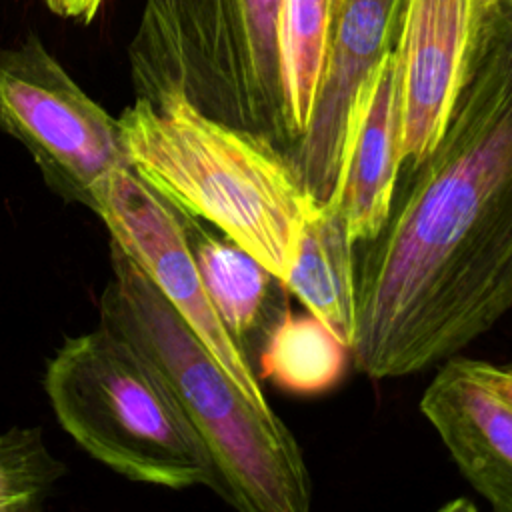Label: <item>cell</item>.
I'll use <instances>...</instances> for the list:
<instances>
[{
	"label": "cell",
	"instance_id": "52a82bcc",
	"mask_svg": "<svg viewBox=\"0 0 512 512\" xmlns=\"http://www.w3.org/2000/svg\"><path fill=\"white\" fill-rule=\"evenodd\" d=\"M94 214L106 224L110 240L174 306L242 396L262 416L278 418L266 400L248 352L222 324L204 288L178 210L126 164L108 178Z\"/></svg>",
	"mask_w": 512,
	"mask_h": 512
},
{
	"label": "cell",
	"instance_id": "277c9868",
	"mask_svg": "<svg viewBox=\"0 0 512 512\" xmlns=\"http://www.w3.org/2000/svg\"><path fill=\"white\" fill-rule=\"evenodd\" d=\"M128 64L136 98L180 96L224 124L294 144L280 0H144Z\"/></svg>",
	"mask_w": 512,
	"mask_h": 512
},
{
	"label": "cell",
	"instance_id": "9a60e30c",
	"mask_svg": "<svg viewBox=\"0 0 512 512\" xmlns=\"http://www.w3.org/2000/svg\"><path fill=\"white\" fill-rule=\"evenodd\" d=\"M342 0H280V52L294 142L306 130Z\"/></svg>",
	"mask_w": 512,
	"mask_h": 512
},
{
	"label": "cell",
	"instance_id": "2e32d148",
	"mask_svg": "<svg viewBox=\"0 0 512 512\" xmlns=\"http://www.w3.org/2000/svg\"><path fill=\"white\" fill-rule=\"evenodd\" d=\"M64 474L38 426L0 432V512L38 510Z\"/></svg>",
	"mask_w": 512,
	"mask_h": 512
},
{
	"label": "cell",
	"instance_id": "5bb4252c",
	"mask_svg": "<svg viewBox=\"0 0 512 512\" xmlns=\"http://www.w3.org/2000/svg\"><path fill=\"white\" fill-rule=\"evenodd\" d=\"M352 350L312 312H278L266 328L258 356V378L300 396H314L334 388Z\"/></svg>",
	"mask_w": 512,
	"mask_h": 512
},
{
	"label": "cell",
	"instance_id": "7c38bea8",
	"mask_svg": "<svg viewBox=\"0 0 512 512\" xmlns=\"http://www.w3.org/2000/svg\"><path fill=\"white\" fill-rule=\"evenodd\" d=\"M338 198L308 212L282 282L350 350L356 330V256Z\"/></svg>",
	"mask_w": 512,
	"mask_h": 512
},
{
	"label": "cell",
	"instance_id": "ac0fdd59",
	"mask_svg": "<svg viewBox=\"0 0 512 512\" xmlns=\"http://www.w3.org/2000/svg\"><path fill=\"white\" fill-rule=\"evenodd\" d=\"M44 4L62 18H78L90 22L102 6V0H44Z\"/></svg>",
	"mask_w": 512,
	"mask_h": 512
},
{
	"label": "cell",
	"instance_id": "5b68a950",
	"mask_svg": "<svg viewBox=\"0 0 512 512\" xmlns=\"http://www.w3.org/2000/svg\"><path fill=\"white\" fill-rule=\"evenodd\" d=\"M44 390L58 424L92 458L134 482L206 486L224 498L214 458L154 364L98 324L50 358Z\"/></svg>",
	"mask_w": 512,
	"mask_h": 512
},
{
	"label": "cell",
	"instance_id": "9c48e42d",
	"mask_svg": "<svg viewBox=\"0 0 512 512\" xmlns=\"http://www.w3.org/2000/svg\"><path fill=\"white\" fill-rule=\"evenodd\" d=\"M488 0H406L394 48L402 166L436 146L462 88Z\"/></svg>",
	"mask_w": 512,
	"mask_h": 512
},
{
	"label": "cell",
	"instance_id": "8fae6325",
	"mask_svg": "<svg viewBox=\"0 0 512 512\" xmlns=\"http://www.w3.org/2000/svg\"><path fill=\"white\" fill-rule=\"evenodd\" d=\"M420 412L468 484L496 510L512 512V410L452 356L426 386Z\"/></svg>",
	"mask_w": 512,
	"mask_h": 512
},
{
	"label": "cell",
	"instance_id": "30bf717a",
	"mask_svg": "<svg viewBox=\"0 0 512 512\" xmlns=\"http://www.w3.org/2000/svg\"><path fill=\"white\" fill-rule=\"evenodd\" d=\"M400 96L394 50L366 80L352 110L336 198L352 244L384 228L402 170Z\"/></svg>",
	"mask_w": 512,
	"mask_h": 512
},
{
	"label": "cell",
	"instance_id": "d6986e66",
	"mask_svg": "<svg viewBox=\"0 0 512 512\" xmlns=\"http://www.w3.org/2000/svg\"><path fill=\"white\" fill-rule=\"evenodd\" d=\"M498 2H502V4H506V6L512 8V0H498Z\"/></svg>",
	"mask_w": 512,
	"mask_h": 512
},
{
	"label": "cell",
	"instance_id": "7a4b0ae2",
	"mask_svg": "<svg viewBox=\"0 0 512 512\" xmlns=\"http://www.w3.org/2000/svg\"><path fill=\"white\" fill-rule=\"evenodd\" d=\"M128 166L174 208L216 226L286 280L314 204L290 152L180 96L136 98L118 118Z\"/></svg>",
	"mask_w": 512,
	"mask_h": 512
},
{
	"label": "cell",
	"instance_id": "e0dca14e",
	"mask_svg": "<svg viewBox=\"0 0 512 512\" xmlns=\"http://www.w3.org/2000/svg\"><path fill=\"white\" fill-rule=\"evenodd\" d=\"M462 358L468 374L484 386L494 398H498L506 408L512 410V364H494L486 360Z\"/></svg>",
	"mask_w": 512,
	"mask_h": 512
},
{
	"label": "cell",
	"instance_id": "ba28073f",
	"mask_svg": "<svg viewBox=\"0 0 512 512\" xmlns=\"http://www.w3.org/2000/svg\"><path fill=\"white\" fill-rule=\"evenodd\" d=\"M404 4L342 0L310 120L290 150L306 190L320 204L336 194L352 110L370 74L396 48Z\"/></svg>",
	"mask_w": 512,
	"mask_h": 512
},
{
	"label": "cell",
	"instance_id": "6da1fadb",
	"mask_svg": "<svg viewBox=\"0 0 512 512\" xmlns=\"http://www.w3.org/2000/svg\"><path fill=\"white\" fill-rule=\"evenodd\" d=\"M512 310V8L488 0L442 136L356 260L354 366L402 378Z\"/></svg>",
	"mask_w": 512,
	"mask_h": 512
},
{
	"label": "cell",
	"instance_id": "8992f818",
	"mask_svg": "<svg viewBox=\"0 0 512 512\" xmlns=\"http://www.w3.org/2000/svg\"><path fill=\"white\" fill-rule=\"evenodd\" d=\"M0 128L30 152L52 192L92 212L108 178L128 164L118 118L34 34L0 50Z\"/></svg>",
	"mask_w": 512,
	"mask_h": 512
},
{
	"label": "cell",
	"instance_id": "4fadbf2b",
	"mask_svg": "<svg viewBox=\"0 0 512 512\" xmlns=\"http://www.w3.org/2000/svg\"><path fill=\"white\" fill-rule=\"evenodd\" d=\"M178 214L204 288L222 324L246 350L244 340L262 322L272 284L280 280L242 246L224 234L214 236L200 218L182 210Z\"/></svg>",
	"mask_w": 512,
	"mask_h": 512
},
{
	"label": "cell",
	"instance_id": "3957f363",
	"mask_svg": "<svg viewBox=\"0 0 512 512\" xmlns=\"http://www.w3.org/2000/svg\"><path fill=\"white\" fill-rule=\"evenodd\" d=\"M100 324L134 344L162 374L204 438L224 498L244 512H306L312 480L282 418L262 416L132 258L110 240Z\"/></svg>",
	"mask_w": 512,
	"mask_h": 512
}]
</instances>
